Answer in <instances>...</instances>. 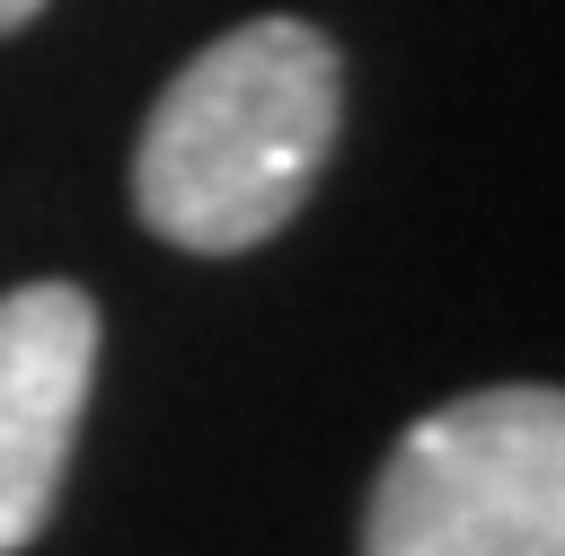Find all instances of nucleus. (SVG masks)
Returning a JSON list of instances; mask_svg holds the SVG:
<instances>
[{
    "label": "nucleus",
    "instance_id": "4",
    "mask_svg": "<svg viewBox=\"0 0 565 556\" xmlns=\"http://www.w3.org/2000/svg\"><path fill=\"white\" fill-rule=\"evenodd\" d=\"M35 9H44V0H0V35H18V26L35 18Z\"/></svg>",
    "mask_w": 565,
    "mask_h": 556
},
{
    "label": "nucleus",
    "instance_id": "1",
    "mask_svg": "<svg viewBox=\"0 0 565 556\" xmlns=\"http://www.w3.org/2000/svg\"><path fill=\"white\" fill-rule=\"evenodd\" d=\"M335 115V44L309 18H247L159 88L132 150V212L185 256H247L309 203Z\"/></svg>",
    "mask_w": 565,
    "mask_h": 556
},
{
    "label": "nucleus",
    "instance_id": "2",
    "mask_svg": "<svg viewBox=\"0 0 565 556\" xmlns=\"http://www.w3.org/2000/svg\"><path fill=\"white\" fill-rule=\"evenodd\" d=\"M362 556H565V397L477 388L380 459Z\"/></svg>",
    "mask_w": 565,
    "mask_h": 556
},
{
    "label": "nucleus",
    "instance_id": "3",
    "mask_svg": "<svg viewBox=\"0 0 565 556\" xmlns=\"http://www.w3.org/2000/svg\"><path fill=\"white\" fill-rule=\"evenodd\" d=\"M97 379V300L79 282H26L0 300V556H18L62 494Z\"/></svg>",
    "mask_w": 565,
    "mask_h": 556
}]
</instances>
